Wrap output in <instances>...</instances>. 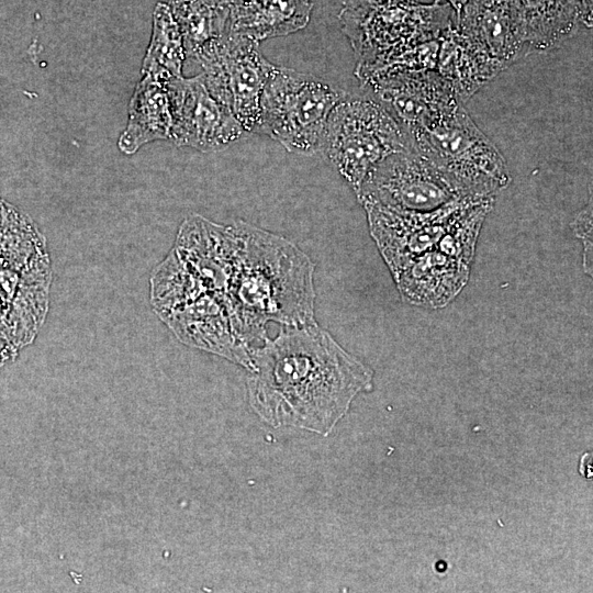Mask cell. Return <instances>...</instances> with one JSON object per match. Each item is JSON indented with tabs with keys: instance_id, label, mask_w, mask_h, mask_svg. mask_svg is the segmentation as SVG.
<instances>
[{
	"instance_id": "cell-1",
	"label": "cell",
	"mask_w": 593,
	"mask_h": 593,
	"mask_svg": "<svg viewBox=\"0 0 593 593\" xmlns=\"http://www.w3.org/2000/svg\"><path fill=\"white\" fill-rule=\"evenodd\" d=\"M253 410L273 427L328 434L373 373L316 323L281 326L251 354Z\"/></svg>"
},
{
	"instance_id": "cell-2",
	"label": "cell",
	"mask_w": 593,
	"mask_h": 593,
	"mask_svg": "<svg viewBox=\"0 0 593 593\" xmlns=\"http://www.w3.org/2000/svg\"><path fill=\"white\" fill-rule=\"evenodd\" d=\"M225 298L237 339L250 353L267 338V325L315 324L314 264L284 237L238 221Z\"/></svg>"
},
{
	"instance_id": "cell-3",
	"label": "cell",
	"mask_w": 593,
	"mask_h": 593,
	"mask_svg": "<svg viewBox=\"0 0 593 593\" xmlns=\"http://www.w3.org/2000/svg\"><path fill=\"white\" fill-rule=\"evenodd\" d=\"M343 32L354 48L356 76L361 80L418 44L436 40L456 25V14L445 1L342 0Z\"/></svg>"
},
{
	"instance_id": "cell-4",
	"label": "cell",
	"mask_w": 593,
	"mask_h": 593,
	"mask_svg": "<svg viewBox=\"0 0 593 593\" xmlns=\"http://www.w3.org/2000/svg\"><path fill=\"white\" fill-rule=\"evenodd\" d=\"M347 92L290 68L273 65L264 86L254 133L279 142L288 152H321L327 119Z\"/></svg>"
},
{
	"instance_id": "cell-5",
	"label": "cell",
	"mask_w": 593,
	"mask_h": 593,
	"mask_svg": "<svg viewBox=\"0 0 593 593\" xmlns=\"http://www.w3.org/2000/svg\"><path fill=\"white\" fill-rule=\"evenodd\" d=\"M409 149L406 133L380 101L348 93L332 110L321 147L355 193L376 165Z\"/></svg>"
},
{
	"instance_id": "cell-6",
	"label": "cell",
	"mask_w": 593,
	"mask_h": 593,
	"mask_svg": "<svg viewBox=\"0 0 593 593\" xmlns=\"http://www.w3.org/2000/svg\"><path fill=\"white\" fill-rule=\"evenodd\" d=\"M407 138L414 152L467 195L495 197L511 181L504 157L463 105Z\"/></svg>"
},
{
	"instance_id": "cell-7",
	"label": "cell",
	"mask_w": 593,
	"mask_h": 593,
	"mask_svg": "<svg viewBox=\"0 0 593 593\" xmlns=\"http://www.w3.org/2000/svg\"><path fill=\"white\" fill-rule=\"evenodd\" d=\"M493 202L494 197L471 200L440 240L394 278L405 301L435 309L459 294L468 281L475 243Z\"/></svg>"
},
{
	"instance_id": "cell-8",
	"label": "cell",
	"mask_w": 593,
	"mask_h": 593,
	"mask_svg": "<svg viewBox=\"0 0 593 593\" xmlns=\"http://www.w3.org/2000/svg\"><path fill=\"white\" fill-rule=\"evenodd\" d=\"M203 68L210 92L242 124L247 133H254L260 97L273 66L259 51V43L236 34L211 42L192 56Z\"/></svg>"
},
{
	"instance_id": "cell-9",
	"label": "cell",
	"mask_w": 593,
	"mask_h": 593,
	"mask_svg": "<svg viewBox=\"0 0 593 593\" xmlns=\"http://www.w3.org/2000/svg\"><path fill=\"white\" fill-rule=\"evenodd\" d=\"M356 194L361 204L409 212H430L469 197L412 148L376 165Z\"/></svg>"
},
{
	"instance_id": "cell-10",
	"label": "cell",
	"mask_w": 593,
	"mask_h": 593,
	"mask_svg": "<svg viewBox=\"0 0 593 593\" xmlns=\"http://www.w3.org/2000/svg\"><path fill=\"white\" fill-rule=\"evenodd\" d=\"M455 200L430 212H409L378 204H361L369 231L393 278L434 247L459 212L473 199Z\"/></svg>"
},
{
	"instance_id": "cell-11",
	"label": "cell",
	"mask_w": 593,
	"mask_h": 593,
	"mask_svg": "<svg viewBox=\"0 0 593 593\" xmlns=\"http://www.w3.org/2000/svg\"><path fill=\"white\" fill-rule=\"evenodd\" d=\"M361 81L407 136L433 126L463 105L436 70L387 69Z\"/></svg>"
},
{
	"instance_id": "cell-12",
	"label": "cell",
	"mask_w": 593,
	"mask_h": 593,
	"mask_svg": "<svg viewBox=\"0 0 593 593\" xmlns=\"http://www.w3.org/2000/svg\"><path fill=\"white\" fill-rule=\"evenodd\" d=\"M171 111L170 138L201 152L227 148L247 132L232 111L208 89L203 74L165 83Z\"/></svg>"
},
{
	"instance_id": "cell-13",
	"label": "cell",
	"mask_w": 593,
	"mask_h": 593,
	"mask_svg": "<svg viewBox=\"0 0 593 593\" xmlns=\"http://www.w3.org/2000/svg\"><path fill=\"white\" fill-rule=\"evenodd\" d=\"M456 27L505 67L532 54L514 0H467Z\"/></svg>"
},
{
	"instance_id": "cell-14",
	"label": "cell",
	"mask_w": 593,
	"mask_h": 593,
	"mask_svg": "<svg viewBox=\"0 0 593 593\" xmlns=\"http://www.w3.org/2000/svg\"><path fill=\"white\" fill-rule=\"evenodd\" d=\"M438 41L435 70L462 103L506 68L473 44L456 25L446 29Z\"/></svg>"
},
{
	"instance_id": "cell-15",
	"label": "cell",
	"mask_w": 593,
	"mask_h": 593,
	"mask_svg": "<svg viewBox=\"0 0 593 593\" xmlns=\"http://www.w3.org/2000/svg\"><path fill=\"white\" fill-rule=\"evenodd\" d=\"M514 3L532 54L559 46L585 25L581 0H514Z\"/></svg>"
},
{
	"instance_id": "cell-16",
	"label": "cell",
	"mask_w": 593,
	"mask_h": 593,
	"mask_svg": "<svg viewBox=\"0 0 593 593\" xmlns=\"http://www.w3.org/2000/svg\"><path fill=\"white\" fill-rule=\"evenodd\" d=\"M314 0H253L234 5L232 31L260 44L267 38L286 36L304 29Z\"/></svg>"
},
{
	"instance_id": "cell-17",
	"label": "cell",
	"mask_w": 593,
	"mask_h": 593,
	"mask_svg": "<svg viewBox=\"0 0 593 593\" xmlns=\"http://www.w3.org/2000/svg\"><path fill=\"white\" fill-rule=\"evenodd\" d=\"M171 111L165 83L142 77L128 107V122L120 136L119 147L133 154L142 145L170 138Z\"/></svg>"
},
{
	"instance_id": "cell-18",
	"label": "cell",
	"mask_w": 593,
	"mask_h": 593,
	"mask_svg": "<svg viewBox=\"0 0 593 593\" xmlns=\"http://www.w3.org/2000/svg\"><path fill=\"white\" fill-rule=\"evenodd\" d=\"M169 5L190 57L232 31L233 0H170Z\"/></svg>"
},
{
	"instance_id": "cell-19",
	"label": "cell",
	"mask_w": 593,
	"mask_h": 593,
	"mask_svg": "<svg viewBox=\"0 0 593 593\" xmlns=\"http://www.w3.org/2000/svg\"><path fill=\"white\" fill-rule=\"evenodd\" d=\"M183 38L170 5L158 2L153 13V33L142 65V76L167 83L182 77Z\"/></svg>"
},
{
	"instance_id": "cell-20",
	"label": "cell",
	"mask_w": 593,
	"mask_h": 593,
	"mask_svg": "<svg viewBox=\"0 0 593 593\" xmlns=\"http://www.w3.org/2000/svg\"><path fill=\"white\" fill-rule=\"evenodd\" d=\"M575 235L583 242V260L586 271H592V203L581 210L572 222Z\"/></svg>"
},
{
	"instance_id": "cell-21",
	"label": "cell",
	"mask_w": 593,
	"mask_h": 593,
	"mask_svg": "<svg viewBox=\"0 0 593 593\" xmlns=\"http://www.w3.org/2000/svg\"><path fill=\"white\" fill-rule=\"evenodd\" d=\"M584 18H585V26L592 27V20H593V0H581Z\"/></svg>"
},
{
	"instance_id": "cell-22",
	"label": "cell",
	"mask_w": 593,
	"mask_h": 593,
	"mask_svg": "<svg viewBox=\"0 0 593 593\" xmlns=\"http://www.w3.org/2000/svg\"><path fill=\"white\" fill-rule=\"evenodd\" d=\"M436 1H445V2H447L452 8V10H454V12L456 14V19L460 14V11H461L462 7L467 2V0H436Z\"/></svg>"
},
{
	"instance_id": "cell-23",
	"label": "cell",
	"mask_w": 593,
	"mask_h": 593,
	"mask_svg": "<svg viewBox=\"0 0 593 593\" xmlns=\"http://www.w3.org/2000/svg\"><path fill=\"white\" fill-rule=\"evenodd\" d=\"M233 1H234V5H238V4H244V3L250 2L253 0H233Z\"/></svg>"
},
{
	"instance_id": "cell-24",
	"label": "cell",
	"mask_w": 593,
	"mask_h": 593,
	"mask_svg": "<svg viewBox=\"0 0 593 593\" xmlns=\"http://www.w3.org/2000/svg\"><path fill=\"white\" fill-rule=\"evenodd\" d=\"M378 1L389 2V1H393V0H378ZM434 1H436V0H434Z\"/></svg>"
}]
</instances>
